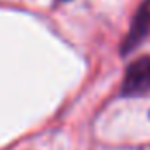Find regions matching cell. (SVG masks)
<instances>
[{"instance_id":"cell-2","label":"cell","mask_w":150,"mask_h":150,"mask_svg":"<svg viewBox=\"0 0 150 150\" xmlns=\"http://www.w3.org/2000/svg\"><path fill=\"white\" fill-rule=\"evenodd\" d=\"M150 32V0L143 2L140 11L134 16V21L131 25V30L127 33V37L122 44V54L131 52L143 38L149 35Z\"/></svg>"},{"instance_id":"cell-1","label":"cell","mask_w":150,"mask_h":150,"mask_svg":"<svg viewBox=\"0 0 150 150\" xmlns=\"http://www.w3.org/2000/svg\"><path fill=\"white\" fill-rule=\"evenodd\" d=\"M150 91V56L131 63L126 70L122 93L126 96H140Z\"/></svg>"},{"instance_id":"cell-3","label":"cell","mask_w":150,"mask_h":150,"mask_svg":"<svg viewBox=\"0 0 150 150\" xmlns=\"http://www.w3.org/2000/svg\"><path fill=\"white\" fill-rule=\"evenodd\" d=\"M59 2H67V0H59Z\"/></svg>"}]
</instances>
